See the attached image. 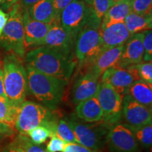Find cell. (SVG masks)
I'll return each instance as SVG.
<instances>
[{
    "instance_id": "7",
    "label": "cell",
    "mask_w": 152,
    "mask_h": 152,
    "mask_svg": "<svg viewBox=\"0 0 152 152\" xmlns=\"http://www.w3.org/2000/svg\"><path fill=\"white\" fill-rule=\"evenodd\" d=\"M65 119L81 145L99 151L106 144V135L109 126L103 121L93 123H83L75 116Z\"/></svg>"
},
{
    "instance_id": "1",
    "label": "cell",
    "mask_w": 152,
    "mask_h": 152,
    "mask_svg": "<svg viewBox=\"0 0 152 152\" xmlns=\"http://www.w3.org/2000/svg\"><path fill=\"white\" fill-rule=\"evenodd\" d=\"M26 65L41 73L68 81L77 67L74 51L42 46L30 49L24 57Z\"/></svg>"
},
{
    "instance_id": "41",
    "label": "cell",
    "mask_w": 152,
    "mask_h": 152,
    "mask_svg": "<svg viewBox=\"0 0 152 152\" xmlns=\"http://www.w3.org/2000/svg\"><path fill=\"white\" fill-rule=\"evenodd\" d=\"M2 152H23L20 147H18L14 142H11Z\"/></svg>"
},
{
    "instance_id": "27",
    "label": "cell",
    "mask_w": 152,
    "mask_h": 152,
    "mask_svg": "<svg viewBox=\"0 0 152 152\" xmlns=\"http://www.w3.org/2000/svg\"><path fill=\"white\" fill-rule=\"evenodd\" d=\"M17 109L11 105L8 99L0 97V123L14 126Z\"/></svg>"
},
{
    "instance_id": "14",
    "label": "cell",
    "mask_w": 152,
    "mask_h": 152,
    "mask_svg": "<svg viewBox=\"0 0 152 152\" xmlns=\"http://www.w3.org/2000/svg\"><path fill=\"white\" fill-rule=\"evenodd\" d=\"M99 76L90 71H85L76 80L72 89V101L75 105L96 95L99 85Z\"/></svg>"
},
{
    "instance_id": "16",
    "label": "cell",
    "mask_w": 152,
    "mask_h": 152,
    "mask_svg": "<svg viewBox=\"0 0 152 152\" xmlns=\"http://www.w3.org/2000/svg\"><path fill=\"white\" fill-rule=\"evenodd\" d=\"M75 38L64 29L59 23H54L47 32L40 46L74 51Z\"/></svg>"
},
{
    "instance_id": "24",
    "label": "cell",
    "mask_w": 152,
    "mask_h": 152,
    "mask_svg": "<svg viewBox=\"0 0 152 152\" xmlns=\"http://www.w3.org/2000/svg\"><path fill=\"white\" fill-rule=\"evenodd\" d=\"M85 1L90 9V22L99 26L107 11L115 3L113 0H85Z\"/></svg>"
},
{
    "instance_id": "36",
    "label": "cell",
    "mask_w": 152,
    "mask_h": 152,
    "mask_svg": "<svg viewBox=\"0 0 152 152\" xmlns=\"http://www.w3.org/2000/svg\"><path fill=\"white\" fill-rule=\"evenodd\" d=\"M9 19V14L6 13L2 9H0V36H1L2 31L4 30V28L5 27L6 24H7V21Z\"/></svg>"
},
{
    "instance_id": "30",
    "label": "cell",
    "mask_w": 152,
    "mask_h": 152,
    "mask_svg": "<svg viewBox=\"0 0 152 152\" xmlns=\"http://www.w3.org/2000/svg\"><path fill=\"white\" fill-rule=\"evenodd\" d=\"M132 12L140 15L152 13V0H130Z\"/></svg>"
},
{
    "instance_id": "37",
    "label": "cell",
    "mask_w": 152,
    "mask_h": 152,
    "mask_svg": "<svg viewBox=\"0 0 152 152\" xmlns=\"http://www.w3.org/2000/svg\"><path fill=\"white\" fill-rule=\"evenodd\" d=\"M0 134H4L7 136H10L14 134V130L10 125L0 123Z\"/></svg>"
},
{
    "instance_id": "4",
    "label": "cell",
    "mask_w": 152,
    "mask_h": 152,
    "mask_svg": "<svg viewBox=\"0 0 152 152\" xmlns=\"http://www.w3.org/2000/svg\"><path fill=\"white\" fill-rule=\"evenodd\" d=\"M99 26L89 22L76 37L74 54L80 69L87 71L95 58L104 50L99 34Z\"/></svg>"
},
{
    "instance_id": "11",
    "label": "cell",
    "mask_w": 152,
    "mask_h": 152,
    "mask_svg": "<svg viewBox=\"0 0 152 152\" xmlns=\"http://www.w3.org/2000/svg\"><path fill=\"white\" fill-rule=\"evenodd\" d=\"M122 116L130 127H138L152 122L151 108L139 103L128 94L123 98Z\"/></svg>"
},
{
    "instance_id": "10",
    "label": "cell",
    "mask_w": 152,
    "mask_h": 152,
    "mask_svg": "<svg viewBox=\"0 0 152 152\" xmlns=\"http://www.w3.org/2000/svg\"><path fill=\"white\" fill-rule=\"evenodd\" d=\"M106 144L114 152H137L138 142L127 125L115 123L109 127Z\"/></svg>"
},
{
    "instance_id": "44",
    "label": "cell",
    "mask_w": 152,
    "mask_h": 152,
    "mask_svg": "<svg viewBox=\"0 0 152 152\" xmlns=\"http://www.w3.org/2000/svg\"><path fill=\"white\" fill-rule=\"evenodd\" d=\"M1 60H0V69H1Z\"/></svg>"
},
{
    "instance_id": "26",
    "label": "cell",
    "mask_w": 152,
    "mask_h": 152,
    "mask_svg": "<svg viewBox=\"0 0 152 152\" xmlns=\"http://www.w3.org/2000/svg\"><path fill=\"white\" fill-rule=\"evenodd\" d=\"M137 142L145 148H151L152 144V124L141 125L138 127H130Z\"/></svg>"
},
{
    "instance_id": "31",
    "label": "cell",
    "mask_w": 152,
    "mask_h": 152,
    "mask_svg": "<svg viewBox=\"0 0 152 152\" xmlns=\"http://www.w3.org/2000/svg\"><path fill=\"white\" fill-rule=\"evenodd\" d=\"M140 78L149 84H152V62H142L135 64Z\"/></svg>"
},
{
    "instance_id": "19",
    "label": "cell",
    "mask_w": 152,
    "mask_h": 152,
    "mask_svg": "<svg viewBox=\"0 0 152 152\" xmlns=\"http://www.w3.org/2000/svg\"><path fill=\"white\" fill-rule=\"evenodd\" d=\"M75 113L77 118L85 123H93L103 121V111L96 96L77 104L75 108Z\"/></svg>"
},
{
    "instance_id": "8",
    "label": "cell",
    "mask_w": 152,
    "mask_h": 152,
    "mask_svg": "<svg viewBox=\"0 0 152 152\" xmlns=\"http://www.w3.org/2000/svg\"><path fill=\"white\" fill-rule=\"evenodd\" d=\"M95 96L103 111V122L110 127L120 122L122 117L123 98L111 85L100 82Z\"/></svg>"
},
{
    "instance_id": "35",
    "label": "cell",
    "mask_w": 152,
    "mask_h": 152,
    "mask_svg": "<svg viewBox=\"0 0 152 152\" xmlns=\"http://www.w3.org/2000/svg\"><path fill=\"white\" fill-rule=\"evenodd\" d=\"M62 152H99L96 150L91 149L90 148L85 147L84 146L77 143L66 144Z\"/></svg>"
},
{
    "instance_id": "33",
    "label": "cell",
    "mask_w": 152,
    "mask_h": 152,
    "mask_svg": "<svg viewBox=\"0 0 152 152\" xmlns=\"http://www.w3.org/2000/svg\"><path fill=\"white\" fill-rule=\"evenodd\" d=\"M51 139L46 147L47 152H62L66 146L64 140L56 135L50 137Z\"/></svg>"
},
{
    "instance_id": "25",
    "label": "cell",
    "mask_w": 152,
    "mask_h": 152,
    "mask_svg": "<svg viewBox=\"0 0 152 152\" xmlns=\"http://www.w3.org/2000/svg\"><path fill=\"white\" fill-rule=\"evenodd\" d=\"M53 135L58 137L66 144H79L73 130L66 119H56L53 128Z\"/></svg>"
},
{
    "instance_id": "39",
    "label": "cell",
    "mask_w": 152,
    "mask_h": 152,
    "mask_svg": "<svg viewBox=\"0 0 152 152\" xmlns=\"http://www.w3.org/2000/svg\"><path fill=\"white\" fill-rule=\"evenodd\" d=\"M39 0H19L18 3L25 9H28Z\"/></svg>"
},
{
    "instance_id": "45",
    "label": "cell",
    "mask_w": 152,
    "mask_h": 152,
    "mask_svg": "<svg viewBox=\"0 0 152 152\" xmlns=\"http://www.w3.org/2000/svg\"><path fill=\"white\" fill-rule=\"evenodd\" d=\"M1 0H0V3H1Z\"/></svg>"
},
{
    "instance_id": "22",
    "label": "cell",
    "mask_w": 152,
    "mask_h": 152,
    "mask_svg": "<svg viewBox=\"0 0 152 152\" xmlns=\"http://www.w3.org/2000/svg\"><path fill=\"white\" fill-rule=\"evenodd\" d=\"M128 94L136 102L152 109L151 84L142 80L134 82L130 87Z\"/></svg>"
},
{
    "instance_id": "6",
    "label": "cell",
    "mask_w": 152,
    "mask_h": 152,
    "mask_svg": "<svg viewBox=\"0 0 152 152\" xmlns=\"http://www.w3.org/2000/svg\"><path fill=\"white\" fill-rule=\"evenodd\" d=\"M54 115L51 110L42 104L24 101L16 111L14 127L22 135L27 136L29 131L37 126L48 127Z\"/></svg>"
},
{
    "instance_id": "23",
    "label": "cell",
    "mask_w": 152,
    "mask_h": 152,
    "mask_svg": "<svg viewBox=\"0 0 152 152\" xmlns=\"http://www.w3.org/2000/svg\"><path fill=\"white\" fill-rule=\"evenodd\" d=\"M124 24L130 35L151 30L152 15H140L132 11L125 18Z\"/></svg>"
},
{
    "instance_id": "2",
    "label": "cell",
    "mask_w": 152,
    "mask_h": 152,
    "mask_svg": "<svg viewBox=\"0 0 152 152\" xmlns=\"http://www.w3.org/2000/svg\"><path fill=\"white\" fill-rule=\"evenodd\" d=\"M26 68L28 90L42 105L54 111L62 99L68 81L46 75L28 65Z\"/></svg>"
},
{
    "instance_id": "5",
    "label": "cell",
    "mask_w": 152,
    "mask_h": 152,
    "mask_svg": "<svg viewBox=\"0 0 152 152\" xmlns=\"http://www.w3.org/2000/svg\"><path fill=\"white\" fill-rule=\"evenodd\" d=\"M23 12V8L18 2L9 9L8 21L0 36V46L20 58H24L26 54Z\"/></svg>"
},
{
    "instance_id": "29",
    "label": "cell",
    "mask_w": 152,
    "mask_h": 152,
    "mask_svg": "<svg viewBox=\"0 0 152 152\" xmlns=\"http://www.w3.org/2000/svg\"><path fill=\"white\" fill-rule=\"evenodd\" d=\"M14 142L23 150V152H47L39 145L33 144L28 136L19 134Z\"/></svg>"
},
{
    "instance_id": "38",
    "label": "cell",
    "mask_w": 152,
    "mask_h": 152,
    "mask_svg": "<svg viewBox=\"0 0 152 152\" xmlns=\"http://www.w3.org/2000/svg\"><path fill=\"white\" fill-rule=\"evenodd\" d=\"M18 1L19 0H1L0 3L1 5V9L3 11H8L13 6L18 3Z\"/></svg>"
},
{
    "instance_id": "3",
    "label": "cell",
    "mask_w": 152,
    "mask_h": 152,
    "mask_svg": "<svg viewBox=\"0 0 152 152\" xmlns=\"http://www.w3.org/2000/svg\"><path fill=\"white\" fill-rule=\"evenodd\" d=\"M2 70L6 95L11 105L17 109L28 91L26 68L21 58L9 53L4 58Z\"/></svg>"
},
{
    "instance_id": "21",
    "label": "cell",
    "mask_w": 152,
    "mask_h": 152,
    "mask_svg": "<svg viewBox=\"0 0 152 152\" xmlns=\"http://www.w3.org/2000/svg\"><path fill=\"white\" fill-rule=\"evenodd\" d=\"M131 12L130 0L114 3L102 18L100 26L102 27L118 23H124L125 18Z\"/></svg>"
},
{
    "instance_id": "17",
    "label": "cell",
    "mask_w": 152,
    "mask_h": 152,
    "mask_svg": "<svg viewBox=\"0 0 152 152\" xmlns=\"http://www.w3.org/2000/svg\"><path fill=\"white\" fill-rule=\"evenodd\" d=\"M99 34L104 49L125 45L131 36L124 23L100 26Z\"/></svg>"
},
{
    "instance_id": "9",
    "label": "cell",
    "mask_w": 152,
    "mask_h": 152,
    "mask_svg": "<svg viewBox=\"0 0 152 152\" xmlns=\"http://www.w3.org/2000/svg\"><path fill=\"white\" fill-rule=\"evenodd\" d=\"M90 9L85 0H73L62 11L59 23L76 39L77 34L90 21Z\"/></svg>"
},
{
    "instance_id": "18",
    "label": "cell",
    "mask_w": 152,
    "mask_h": 152,
    "mask_svg": "<svg viewBox=\"0 0 152 152\" xmlns=\"http://www.w3.org/2000/svg\"><path fill=\"white\" fill-rule=\"evenodd\" d=\"M123 49L124 45L113 48L104 49L95 58L92 66L87 71H91L100 77L104 71L116 65L122 55Z\"/></svg>"
},
{
    "instance_id": "34",
    "label": "cell",
    "mask_w": 152,
    "mask_h": 152,
    "mask_svg": "<svg viewBox=\"0 0 152 152\" xmlns=\"http://www.w3.org/2000/svg\"><path fill=\"white\" fill-rule=\"evenodd\" d=\"M54 4L55 14H56V20L55 23H59L60 16L63 10L67 6L71 4L73 0H52Z\"/></svg>"
},
{
    "instance_id": "20",
    "label": "cell",
    "mask_w": 152,
    "mask_h": 152,
    "mask_svg": "<svg viewBox=\"0 0 152 152\" xmlns=\"http://www.w3.org/2000/svg\"><path fill=\"white\" fill-rule=\"evenodd\" d=\"M31 18L45 23H54L56 14L52 0H39L26 9Z\"/></svg>"
},
{
    "instance_id": "28",
    "label": "cell",
    "mask_w": 152,
    "mask_h": 152,
    "mask_svg": "<svg viewBox=\"0 0 152 152\" xmlns=\"http://www.w3.org/2000/svg\"><path fill=\"white\" fill-rule=\"evenodd\" d=\"M52 135L50 130L45 126H37L29 131L27 136L33 144L39 145L45 143Z\"/></svg>"
},
{
    "instance_id": "42",
    "label": "cell",
    "mask_w": 152,
    "mask_h": 152,
    "mask_svg": "<svg viewBox=\"0 0 152 152\" xmlns=\"http://www.w3.org/2000/svg\"><path fill=\"white\" fill-rule=\"evenodd\" d=\"M6 137H7V135H6V134H0V143L4 140Z\"/></svg>"
},
{
    "instance_id": "32",
    "label": "cell",
    "mask_w": 152,
    "mask_h": 152,
    "mask_svg": "<svg viewBox=\"0 0 152 152\" xmlns=\"http://www.w3.org/2000/svg\"><path fill=\"white\" fill-rule=\"evenodd\" d=\"M144 33L143 61L149 62L152 60V32L151 30H145Z\"/></svg>"
},
{
    "instance_id": "15",
    "label": "cell",
    "mask_w": 152,
    "mask_h": 152,
    "mask_svg": "<svg viewBox=\"0 0 152 152\" xmlns=\"http://www.w3.org/2000/svg\"><path fill=\"white\" fill-rule=\"evenodd\" d=\"M99 81L109 84L122 96L128 94L131 85L137 81L128 69L110 68L102 73Z\"/></svg>"
},
{
    "instance_id": "40",
    "label": "cell",
    "mask_w": 152,
    "mask_h": 152,
    "mask_svg": "<svg viewBox=\"0 0 152 152\" xmlns=\"http://www.w3.org/2000/svg\"><path fill=\"white\" fill-rule=\"evenodd\" d=\"M0 97L7 98L5 93L4 85V74L2 69H0Z\"/></svg>"
},
{
    "instance_id": "13",
    "label": "cell",
    "mask_w": 152,
    "mask_h": 152,
    "mask_svg": "<svg viewBox=\"0 0 152 152\" xmlns=\"http://www.w3.org/2000/svg\"><path fill=\"white\" fill-rule=\"evenodd\" d=\"M24 28V43L26 50L40 46L52 23H45L33 20L30 17L26 9L23 12Z\"/></svg>"
},
{
    "instance_id": "43",
    "label": "cell",
    "mask_w": 152,
    "mask_h": 152,
    "mask_svg": "<svg viewBox=\"0 0 152 152\" xmlns=\"http://www.w3.org/2000/svg\"><path fill=\"white\" fill-rule=\"evenodd\" d=\"M114 2H119V1H128V0H113Z\"/></svg>"
},
{
    "instance_id": "12",
    "label": "cell",
    "mask_w": 152,
    "mask_h": 152,
    "mask_svg": "<svg viewBox=\"0 0 152 152\" xmlns=\"http://www.w3.org/2000/svg\"><path fill=\"white\" fill-rule=\"evenodd\" d=\"M144 36L143 32L131 35L124 45L118 62L114 67L126 69L129 66L143 62Z\"/></svg>"
}]
</instances>
